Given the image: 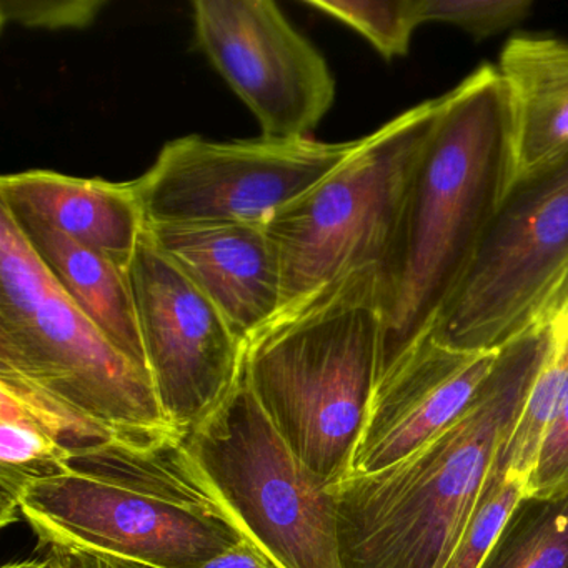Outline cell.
<instances>
[{"label": "cell", "instance_id": "7402d4cb", "mask_svg": "<svg viewBox=\"0 0 568 568\" xmlns=\"http://www.w3.org/2000/svg\"><path fill=\"white\" fill-rule=\"evenodd\" d=\"M105 6L102 0H4L0 18L2 26L68 31L89 28Z\"/></svg>", "mask_w": 568, "mask_h": 568}, {"label": "cell", "instance_id": "ac0fdd59", "mask_svg": "<svg viewBox=\"0 0 568 568\" xmlns=\"http://www.w3.org/2000/svg\"><path fill=\"white\" fill-rule=\"evenodd\" d=\"M480 568H568V485L525 491Z\"/></svg>", "mask_w": 568, "mask_h": 568}, {"label": "cell", "instance_id": "9a60e30c", "mask_svg": "<svg viewBox=\"0 0 568 568\" xmlns=\"http://www.w3.org/2000/svg\"><path fill=\"white\" fill-rule=\"evenodd\" d=\"M497 72L507 102L510 189L568 158V41L514 36Z\"/></svg>", "mask_w": 568, "mask_h": 568}, {"label": "cell", "instance_id": "6da1fadb", "mask_svg": "<svg viewBox=\"0 0 568 568\" xmlns=\"http://www.w3.org/2000/svg\"><path fill=\"white\" fill-rule=\"evenodd\" d=\"M548 351L534 324L505 345L470 410L404 460L335 485L344 568H442L514 434Z\"/></svg>", "mask_w": 568, "mask_h": 568}, {"label": "cell", "instance_id": "cb8c5ba5", "mask_svg": "<svg viewBox=\"0 0 568 568\" xmlns=\"http://www.w3.org/2000/svg\"><path fill=\"white\" fill-rule=\"evenodd\" d=\"M44 550V568H152L138 561L112 557L99 551L82 548L59 547L49 545Z\"/></svg>", "mask_w": 568, "mask_h": 568}, {"label": "cell", "instance_id": "8fae6325", "mask_svg": "<svg viewBox=\"0 0 568 568\" xmlns=\"http://www.w3.org/2000/svg\"><path fill=\"white\" fill-rule=\"evenodd\" d=\"M195 41L268 139L312 138L335 102L324 55L272 0H195Z\"/></svg>", "mask_w": 568, "mask_h": 568}, {"label": "cell", "instance_id": "9c48e42d", "mask_svg": "<svg viewBox=\"0 0 568 568\" xmlns=\"http://www.w3.org/2000/svg\"><path fill=\"white\" fill-rule=\"evenodd\" d=\"M0 372L138 442L184 438L169 424L151 378L52 282L41 302L0 315Z\"/></svg>", "mask_w": 568, "mask_h": 568}, {"label": "cell", "instance_id": "7a4b0ae2", "mask_svg": "<svg viewBox=\"0 0 568 568\" xmlns=\"http://www.w3.org/2000/svg\"><path fill=\"white\" fill-rule=\"evenodd\" d=\"M510 182L507 102L484 64L447 92L415 172L400 254L381 315L377 384L430 334L467 275Z\"/></svg>", "mask_w": 568, "mask_h": 568}, {"label": "cell", "instance_id": "ffe728a7", "mask_svg": "<svg viewBox=\"0 0 568 568\" xmlns=\"http://www.w3.org/2000/svg\"><path fill=\"white\" fill-rule=\"evenodd\" d=\"M525 491L527 478L514 471L491 468L467 527L442 568H480L508 515Z\"/></svg>", "mask_w": 568, "mask_h": 568}, {"label": "cell", "instance_id": "44dd1931", "mask_svg": "<svg viewBox=\"0 0 568 568\" xmlns=\"http://www.w3.org/2000/svg\"><path fill=\"white\" fill-rule=\"evenodd\" d=\"M531 0H422V18L445 22L484 41L521 24L530 16Z\"/></svg>", "mask_w": 568, "mask_h": 568}, {"label": "cell", "instance_id": "5bb4252c", "mask_svg": "<svg viewBox=\"0 0 568 568\" xmlns=\"http://www.w3.org/2000/svg\"><path fill=\"white\" fill-rule=\"evenodd\" d=\"M0 205L92 248L128 271L142 235L144 211L132 182L28 171L0 179Z\"/></svg>", "mask_w": 568, "mask_h": 568}, {"label": "cell", "instance_id": "603a6c76", "mask_svg": "<svg viewBox=\"0 0 568 568\" xmlns=\"http://www.w3.org/2000/svg\"><path fill=\"white\" fill-rule=\"evenodd\" d=\"M568 485V395L541 438L527 491H550Z\"/></svg>", "mask_w": 568, "mask_h": 568}, {"label": "cell", "instance_id": "8992f818", "mask_svg": "<svg viewBox=\"0 0 568 568\" xmlns=\"http://www.w3.org/2000/svg\"><path fill=\"white\" fill-rule=\"evenodd\" d=\"M185 455L235 527L277 568H344L334 487L288 450L242 375Z\"/></svg>", "mask_w": 568, "mask_h": 568}, {"label": "cell", "instance_id": "d6986e66", "mask_svg": "<svg viewBox=\"0 0 568 568\" xmlns=\"http://www.w3.org/2000/svg\"><path fill=\"white\" fill-rule=\"evenodd\" d=\"M305 6L337 19L367 39L385 59L404 58L422 18V0H305Z\"/></svg>", "mask_w": 568, "mask_h": 568}, {"label": "cell", "instance_id": "30bf717a", "mask_svg": "<svg viewBox=\"0 0 568 568\" xmlns=\"http://www.w3.org/2000/svg\"><path fill=\"white\" fill-rule=\"evenodd\" d=\"M128 275L152 387L169 424L185 437L241 381L247 342L148 231Z\"/></svg>", "mask_w": 568, "mask_h": 568}, {"label": "cell", "instance_id": "5b68a950", "mask_svg": "<svg viewBox=\"0 0 568 568\" xmlns=\"http://www.w3.org/2000/svg\"><path fill=\"white\" fill-rule=\"evenodd\" d=\"M447 104V92L355 141L354 151L265 225L284 275V308L348 277L381 288L382 311L397 271L415 172Z\"/></svg>", "mask_w": 568, "mask_h": 568}, {"label": "cell", "instance_id": "3957f363", "mask_svg": "<svg viewBox=\"0 0 568 568\" xmlns=\"http://www.w3.org/2000/svg\"><path fill=\"white\" fill-rule=\"evenodd\" d=\"M184 438H118L34 481L22 520L49 545L82 548L152 568H202L244 540L185 455Z\"/></svg>", "mask_w": 568, "mask_h": 568}, {"label": "cell", "instance_id": "ba28073f", "mask_svg": "<svg viewBox=\"0 0 568 568\" xmlns=\"http://www.w3.org/2000/svg\"><path fill=\"white\" fill-rule=\"evenodd\" d=\"M355 141L314 138L209 141L185 135L168 142L132 181L148 227L179 224L267 225L277 212L327 178Z\"/></svg>", "mask_w": 568, "mask_h": 568}, {"label": "cell", "instance_id": "484cf974", "mask_svg": "<svg viewBox=\"0 0 568 568\" xmlns=\"http://www.w3.org/2000/svg\"><path fill=\"white\" fill-rule=\"evenodd\" d=\"M2 568H44V558H29V560L9 561Z\"/></svg>", "mask_w": 568, "mask_h": 568}, {"label": "cell", "instance_id": "7c38bea8", "mask_svg": "<svg viewBox=\"0 0 568 568\" xmlns=\"http://www.w3.org/2000/svg\"><path fill=\"white\" fill-rule=\"evenodd\" d=\"M500 351H457L422 337L382 378L351 475H368L404 460L457 424L477 400Z\"/></svg>", "mask_w": 568, "mask_h": 568}, {"label": "cell", "instance_id": "e0dca14e", "mask_svg": "<svg viewBox=\"0 0 568 568\" xmlns=\"http://www.w3.org/2000/svg\"><path fill=\"white\" fill-rule=\"evenodd\" d=\"M72 454L14 395L0 390V527L22 520L21 500L34 481L58 477Z\"/></svg>", "mask_w": 568, "mask_h": 568}, {"label": "cell", "instance_id": "d4e9b609", "mask_svg": "<svg viewBox=\"0 0 568 568\" xmlns=\"http://www.w3.org/2000/svg\"><path fill=\"white\" fill-rule=\"evenodd\" d=\"M202 568H277L247 538L209 560Z\"/></svg>", "mask_w": 568, "mask_h": 568}, {"label": "cell", "instance_id": "277c9868", "mask_svg": "<svg viewBox=\"0 0 568 568\" xmlns=\"http://www.w3.org/2000/svg\"><path fill=\"white\" fill-rule=\"evenodd\" d=\"M382 294L348 277L284 308L245 344L248 390L318 480L351 477L377 388Z\"/></svg>", "mask_w": 568, "mask_h": 568}, {"label": "cell", "instance_id": "2e32d148", "mask_svg": "<svg viewBox=\"0 0 568 568\" xmlns=\"http://www.w3.org/2000/svg\"><path fill=\"white\" fill-rule=\"evenodd\" d=\"M16 221L69 301L115 348L149 375L128 271L48 225L22 219Z\"/></svg>", "mask_w": 568, "mask_h": 568}, {"label": "cell", "instance_id": "4fadbf2b", "mask_svg": "<svg viewBox=\"0 0 568 568\" xmlns=\"http://www.w3.org/2000/svg\"><path fill=\"white\" fill-rule=\"evenodd\" d=\"M148 232L245 342L281 314V255L265 225H151Z\"/></svg>", "mask_w": 568, "mask_h": 568}, {"label": "cell", "instance_id": "52a82bcc", "mask_svg": "<svg viewBox=\"0 0 568 568\" xmlns=\"http://www.w3.org/2000/svg\"><path fill=\"white\" fill-rule=\"evenodd\" d=\"M567 274L568 158L508 189L430 334L457 351H501L534 325Z\"/></svg>", "mask_w": 568, "mask_h": 568}]
</instances>
